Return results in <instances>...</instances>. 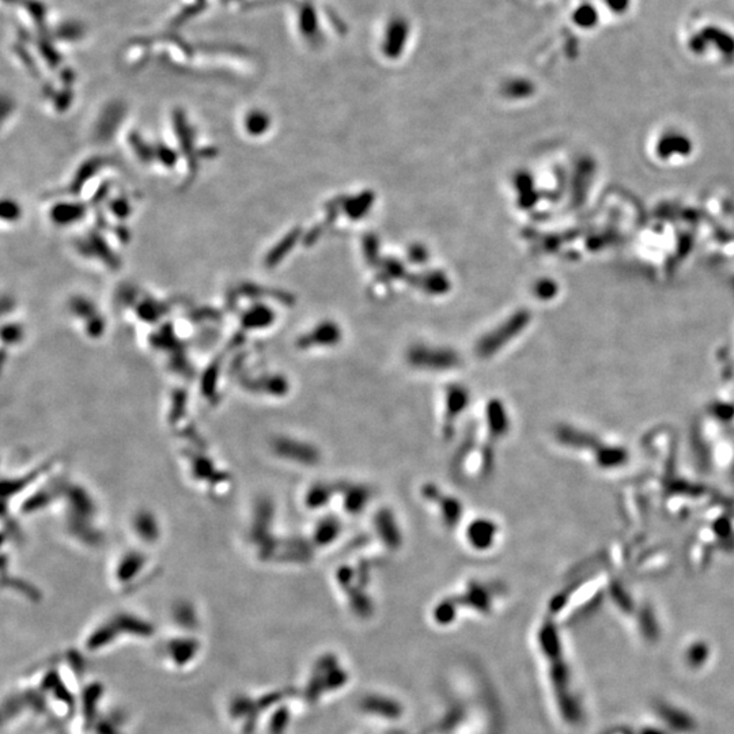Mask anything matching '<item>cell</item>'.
Wrapping results in <instances>:
<instances>
[{"label":"cell","mask_w":734,"mask_h":734,"mask_svg":"<svg viewBox=\"0 0 734 734\" xmlns=\"http://www.w3.org/2000/svg\"><path fill=\"white\" fill-rule=\"evenodd\" d=\"M470 402V392L463 384H449L444 390V419H442V436L449 441L457 429V423L463 414L467 411Z\"/></svg>","instance_id":"1"},{"label":"cell","mask_w":734,"mask_h":734,"mask_svg":"<svg viewBox=\"0 0 734 734\" xmlns=\"http://www.w3.org/2000/svg\"><path fill=\"white\" fill-rule=\"evenodd\" d=\"M420 497L438 509L439 517L446 529L453 531L463 519L464 507L460 499L445 494L436 484L424 483L420 487Z\"/></svg>","instance_id":"2"},{"label":"cell","mask_w":734,"mask_h":734,"mask_svg":"<svg viewBox=\"0 0 734 734\" xmlns=\"http://www.w3.org/2000/svg\"><path fill=\"white\" fill-rule=\"evenodd\" d=\"M410 365L427 371H448L461 365L460 356L449 350L417 347L408 354Z\"/></svg>","instance_id":"3"},{"label":"cell","mask_w":734,"mask_h":734,"mask_svg":"<svg viewBox=\"0 0 734 734\" xmlns=\"http://www.w3.org/2000/svg\"><path fill=\"white\" fill-rule=\"evenodd\" d=\"M484 422L487 429V439L495 444H498L510 433V417L506 410V405L499 399L487 401L484 408Z\"/></svg>","instance_id":"4"},{"label":"cell","mask_w":734,"mask_h":734,"mask_svg":"<svg viewBox=\"0 0 734 734\" xmlns=\"http://www.w3.org/2000/svg\"><path fill=\"white\" fill-rule=\"evenodd\" d=\"M499 534L498 524L491 518L480 517L473 519L468 525L465 537L469 546L476 550H490Z\"/></svg>","instance_id":"5"},{"label":"cell","mask_w":734,"mask_h":734,"mask_svg":"<svg viewBox=\"0 0 734 734\" xmlns=\"http://www.w3.org/2000/svg\"><path fill=\"white\" fill-rule=\"evenodd\" d=\"M276 451L288 460L297 461L302 465H317L321 461V453L315 445L300 442L297 439L282 438L275 445Z\"/></svg>","instance_id":"6"},{"label":"cell","mask_w":734,"mask_h":734,"mask_svg":"<svg viewBox=\"0 0 734 734\" xmlns=\"http://www.w3.org/2000/svg\"><path fill=\"white\" fill-rule=\"evenodd\" d=\"M374 529L386 548L390 550H400L402 546V533L392 510L381 509L376 513Z\"/></svg>","instance_id":"7"},{"label":"cell","mask_w":734,"mask_h":734,"mask_svg":"<svg viewBox=\"0 0 734 734\" xmlns=\"http://www.w3.org/2000/svg\"><path fill=\"white\" fill-rule=\"evenodd\" d=\"M337 494H341L343 507L352 516L361 514L373 498V490L366 484L337 483Z\"/></svg>","instance_id":"8"},{"label":"cell","mask_w":734,"mask_h":734,"mask_svg":"<svg viewBox=\"0 0 734 734\" xmlns=\"http://www.w3.org/2000/svg\"><path fill=\"white\" fill-rule=\"evenodd\" d=\"M476 448H478V426L475 422H472L451 458V473L456 480H461L465 476L467 461Z\"/></svg>","instance_id":"9"},{"label":"cell","mask_w":734,"mask_h":734,"mask_svg":"<svg viewBox=\"0 0 734 734\" xmlns=\"http://www.w3.org/2000/svg\"><path fill=\"white\" fill-rule=\"evenodd\" d=\"M343 531V525L339 518L334 516H328L322 518L315 529L313 540L318 547H325L332 544L334 540L340 536Z\"/></svg>","instance_id":"10"},{"label":"cell","mask_w":734,"mask_h":734,"mask_svg":"<svg viewBox=\"0 0 734 734\" xmlns=\"http://www.w3.org/2000/svg\"><path fill=\"white\" fill-rule=\"evenodd\" d=\"M337 494V483H316L306 494V504L310 509H321Z\"/></svg>","instance_id":"11"},{"label":"cell","mask_w":734,"mask_h":734,"mask_svg":"<svg viewBox=\"0 0 734 734\" xmlns=\"http://www.w3.org/2000/svg\"><path fill=\"white\" fill-rule=\"evenodd\" d=\"M497 468V444L487 439L479 449V476L487 480L490 479Z\"/></svg>","instance_id":"12"},{"label":"cell","mask_w":734,"mask_h":734,"mask_svg":"<svg viewBox=\"0 0 734 734\" xmlns=\"http://www.w3.org/2000/svg\"><path fill=\"white\" fill-rule=\"evenodd\" d=\"M608 1L612 4V7H615V9H621V7H624V6H626V1H627V0H608Z\"/></svg>","instance_id":"13"}]
</instances>
